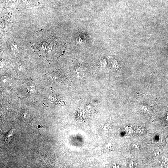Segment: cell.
<instances>
[{
	"label": "cell",
	"mask_w": 168,
	"mask_h": 168,
	"mask_svg": "<svg viewBox=\"0 0 168 168\" xmlns=\"http://www.w3.org/2000/svg\"><path fill=\"white\" fill-rule=\"evenodd\" d=\"M18 69L20 70H21V69H22V67L21 66V65L18 66Z\"/></svg>",
	"instance_id": "8992f818"
},
{
	"label": "cell",
	"mask_w": 168,
	"mask_h": 168,
	"mask_svg": "<svg viewBox=\"0 0 168 168\" xmlns=\"http://www.w3.org/2000/svg\"><path fill=\"white\" fill-rule=\"evenodd\" d=\"M31 44L36 53L49 59L61 56L65 49V44L60 38L46 30H41L35 33Z\"/></svg>",
	"instance_id": "6da1fadb"
},
{
	"label": "cell",
	"mask_w": 168,
	"mask_h": 168,
	"mask_svg": "<svg viewBox=\"0 0 168 168\" xmlns=\"http://www.w3.org/2000/svg\"><path fill=\"white\" fill-rule=\"evenodd\" d=\"M134 161H131L128 165V166L130 167H133L135 166Z\"/></svg>",
	"instance_id": "5b68a950"
},
{
	"label": "cell",
	"mask_w": 168,
	"mask_h": 168,
	"mask_svg": "<svg viewBox=\"0 0 168 168\" xmlns=\"http://www.w3.org/2000/svg\"><path fill=\"white\" fill-rule=\"evenodd\" d=\"M160 155V151L159 150L154 151L153 153V158L157 159Z\"/></svg>",
	"instance_id": "3957f363"
},
{
	"label": "cell",
	"mask_w": 168,
	"mask_h": 168,
	"mask_svg": "<svg viewBox=\"0 0 168 168\" xmlns=\"http://www.w3.org/2000/svg\"><path fill=\"white\" fill-rule=\"evenodd\" d=\"M28 91L29 93L34 92L35 90V86L32 84L29 85L27 87Z\"/></svg>",
	"instance_id": "7a4b0ae2"
},
{
	"label": "cell",
	"mask_w": 168,
	"mask_h": 168,
	"mask_svg": "<svg viewBox=\"0 0 168 168\" xmlns=\"http://www.w3.org/2000/svg\"><path fill=\"white\" fill-rule=\"evenodd\" d=\"M131 148L134 150H137L139 149L140 146L138 143H133L131 145Z\"/></svg>",
	"instance_id": "277c9868"
}]
</instances>
